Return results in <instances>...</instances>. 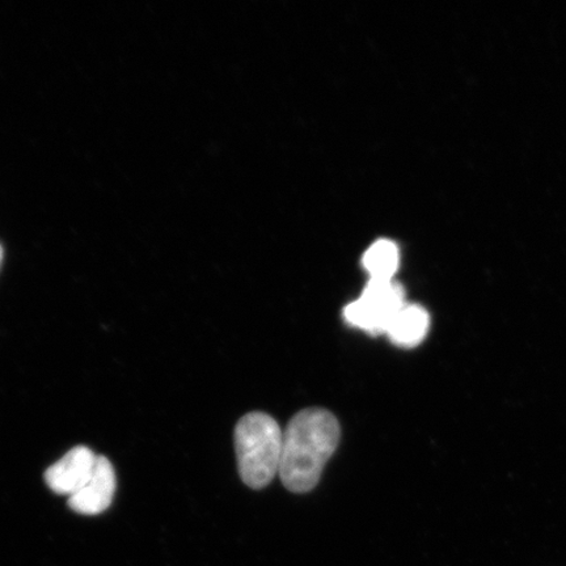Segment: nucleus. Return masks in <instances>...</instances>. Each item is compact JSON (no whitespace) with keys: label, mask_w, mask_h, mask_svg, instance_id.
<instances>
[{"label":"nucleus","mask_w":566,"mask_h":566,"mask_svg":"<svg viewBox=\"0 0 566 566\" xmlns=\"http://www.w3.org/2000/svg\"><path fill=\"white\" fill-rule=\"evenodd\" d=\"M430 329V315L417 304H406L394 317L387 329L389 342L400 348H415L427 338Z\"/></svg>","instance_id":"6"},{"label":"nucleus","mask_w":566,"mask_h":566,"mask_svg":"<svg viewBox=\"0 0 566 566\" xmlns=\"http://www.w3.org/2000/svg\"><path fill=\"white\" fill-rule=\"evenodd\" d=\"M116 473L105 457H97L94 473L86 485L69 497V506L75 513L97 515L106 511L116 493Z\"/></svg>","instance_id":"5"},{"label":"nucleus","mask_w":566,"mask_h":566,"mask_svg":"<svg viewBox=\"0 0 566 566\" xmlns=\"http://www.w3.org/2000/svg\"><path fill=\"white\" fill-rule=\"evenodd\" d=\"M405 290L394 281L370 280L357 301L344 310L346 323L371 336L386 335L389 324L406 306Z\"/></svg>","instance_id":"3"},{"label":"nucleus","mask_w":566,"mask_h":566,"mask_svg":"<svg viewBox=\"0 0 566 566\" xmlns=\"http://www.w3.org/2000/svg\"><path fill=\"white\" fill-rule=\"evenodd\" d=\"M342 428L327 409L308 408L295 415L283 431L280 476L290 492L313 491L335 454Z\"/></svg>","instance_id":"1"},{"label":"nucleus","mask_w":566,"mask_h":566,"mask_svg":"<svg viewBox=\"0 0 566 566\" xmlns=\"http://www.w3.org/2000/svg\"><path fill=\"white\" fill-rule=\"evenodd\" d=\"M283 431L273 417L248 413L235 428L240 478L252 490H263L280 473Z\"/></svg>","instance_id":"2"},{"label":"nucleus","mask_w":566,"mask_h":566,"mask_svg":"<svg viewBox=\"0 0 566 566\" xmlns=\"http://www.w3.org/2000/svg\"><path fill=\"white\" fill-rule=\"evenodd\" d=\"M399 250L389 240H379L364 256V266L370 273V280L392 281L399 268Z\"/></svg>","instance_id":"7"},{"label":"nucleus","mask_w":566,"mask_h":566,"mask_svg":"<svg viewBox=\"0 0 566 566\" xmlns=\"http://www.w3.org/2000/svg\"><path fill=\"white\" fill-rule=\"evenodd\" d=\"M2 260H3V248H2V245H0V265H2Z\"/></svg>","instance_id":"8"},{"label":"nucleus","mask_w":566,"mask_h":566,"mask_svg":"<svg viewBox=\"0 0 566 566\" xmlns=\"http://www.w3.org/2000/svg\"><path fill=\"white\" fill-rule=\"evenodd\" d=\"M97 455L88 448L77 446L70 450L59 462L49 467L45 481L49 488L62 495L75 494L81 491L94 473Z\"/></svg>","instance_id":"4"}]
</instances>
